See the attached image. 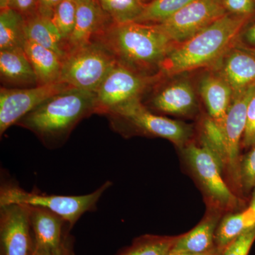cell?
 I'll return each instance as SVG.
<instances>
[{
  "label": "cell",
  "instance_id": "obj_29",
  "mask_svg": "<svg viewBox=\"0 0 255 255\" xmlns=\"http://www.w3.org/2000/svg\"><path fill=\"white\" fill-rule=\"evenodd\" d=\"M255 241V228H253L226 247L222 255H248Z\"/></svg>",
  "mask_w": 255,
  "mask_h": 255
},
{
  "label": "cell",
  "instance_id": "obj_8",
  "mask_svg": "<svg viewBox=\"0 0 255 255\" xmlns=\"http://www.w3.org/2000/svg\"><path fill=\"white\" fill-rule=\"evenodd\" d=\"M228 13L221 0H194L155 25L174 46L190 39Z\"/></svg>",
  "mask_w": 255,
  "mask_h": 255
},
{
  "label": "cell",
  "instance_id": "obj_19",
  "mask_svg": "<svg viewBox=\"0 0 255 255\" xmlns=\"http://www.w3.org/2000/svg\"><path fill=\"white\" fill-rule=\"evenodd\" d=\"M23 48L36 74L38 85L59 81L62 59L55 52L26 39Z\"/></svg>",
  "mask_w": 255,
  "mask_h": 255
},
{
  "label": "cell",
  "instance_id": "obj_16",
  "mask_svg": "<svg viewBox=\"0 0 255 255\" xmlns=\"http://www.w3.org/2000/svg\"><path fill=\"white\" fill-rule=\"evenodd\" d=\"M158 111L176 116H190L198 109L195 91L187 80L172 82L157 92L152 100Z\"/></svg>",
  "mask_w": 255,
  "mask_h": 255
},
{
  "label": "cell",
  "instance_id": "obj_17",
  "mask_svg": "<svg viewBox=\"0 0 255 255\" xmlns=\"http://www.w3.org/2000/svg\"><path fill=\"white\" fill-rule=\"evenodd\" d=\"M30 206V220L33 233L34 244L50 251H60L65 245L63 236L64 223L60 216L43 208Z\"/></svg>",
  "mask_w": 255,
  "mask_h": 255
},
{
  "label": "cell",
  "instance_id": "obj_2",
  "mask_svg": "<svg viewBox=\"0 0 255 255\" xmlns=\"http://www.w3.org/2000/svg\"><path fill=\"white\" fill-rule=\"evenodd\" d=\"M96 38L118 63L149 75L159 73L161 64L174 46L157 25L135 21L114 22Z\"/></svg>",
  "mask_w": 255,
  "mask_h": 255
},
{
  "label": "cell",
  "instance_id": "obj_3",
  "mask_svg": "<svg viewBox=\"0 0 255 255\" xmlns=\"http://www.w3.org/2000/svg\"><path fill=\"white\" fill-rule=\"evenodd\" d=\"M98 113L97 95L68 87L45 101L17 125L34 132L48 146L59 144L85 117Z\"/></svg>",
  "mask_w": 255,
  "mask_h": 255
},
{
  "label": "cell",
  "instance_id": "obj_27",
  "mask_svg": "<svg viewBox=\"0 0 255 255\" xmlns=\"http://www.w3.org/2000/svg\"><path fill=\"white\" fill-rule=\"evenodd\" d=\"M77 6L78 5L73 0H63L55 8L51 18L65 43V48L75 28Z\"/></svg>",
  "mask_w": 255,
  "mask_h": 255
},
{
  "label": "cell",
  "instance_id": "obj_33",
  "mask_svg": "<svg viewBox=\"0 0 255 255\" xmlns=\"http://www.w3.org/2000/svg\"><path fill=\"white\" fill-rule=\"evenodd\" d=\"M38 0H9V8L18 11L25 18L37 14Z\"/></svg>",
  "mask_w": 255,
  "mask_h": 255
},
{
  "label": "cell",
  "instance_id": "obj_35",
  "mask_svg": "<svg viewBox=\"0 0 255 255\" xmlns=\"http://www.w3.org/2000/svg\"><path fill=\"white\" fill-rule=\"evenodd\" d=\"M33 255H71L70 250L66 246V243L62 249L56 252L50 251L43 247L37 246L34 244Z\"/></svg>",
  "mask_w": 255,
  "mask_h": 255
},
{
  "label": "cell",
  "instance_id": "obj_18",
  "mask_svg": "<svg viewBox=\"0 0 255 255\" xmlns=\"http://www.w3.org/2000/svg\"><path fill=\"white\" fill-rule=\"evenodd\" d=\"M1 78L16 85H38L34 70L23 47L0 50Z\"/></svg>",
  "mask_w": 255,
  "mask_h": 255
},
{
  "label": "cell",
  "instance_id": "obj_41",
  "mask_svg": "<svg viewBox=\"0 0 255 255\" xmlns=\"http://www.w3.org/2000/svg\"></svg>",
  "mask_w": 255,
  "mask_h": 255
},
{
  "label": "cell",
  "instance_id": "obj_25",
  "mask_svg": "<svg viewBox=\"0 0 255 255\" xmlns=\"http://www.w3.org/2000/svg\"><path fill=\"white\" fill-rule=\"evenodd\" d=\"M194 0H151L144 6L135 22L157 24L182 9Z\"/></svg>",
  "mask_w": 255,
  "mask_h": 255
},
{
  "label": "cell",
  "instance_id": "obj_15",
  "mask_svg": "<svg viewBox=\"0 0 255 255\" xmlns=\"http://www.w3.org/2000/svg\"><path fill=\"white\" fill-rule=\"evenodd\" d=\"M199 91L205 103L210 118L222 130L233 99L232 89L219 73L209 70V73L201 78Z\"/></svg>",
  "mask_w": 255,
  "mask_h": 255
},
{
  "label": "cell",
  "instance_id": "obj_40",
  "mask_svg": "<svg viewBox=\"0 0 255 255\" xmlns=\"http://www.w3.org/2000/svg\"><path fill=\"white\" fill-rule=\"evenodd\" d=\"M137 1H138L139 2L141 3V4L144 5V6H145L146 4H147L150 2L151 0H137Z\"/></svg>",
  "mask_w": 255,
  "mask_h": 255
},
{
  "label": "cell",
  "instance_id": "obj_31",
  "mask_svg": "<svg viewBox=\"0 0 255 255\" xmlns=\"http://www.w3.org/2000/svg\"><path fill=\"white\" fill-rule=\"evenodd\" d=\"M230 14L251 16L255 14V0H221Z\"/></svg>",
  "mask_w": 255,
  "mask_h": 255
},
{
  "label": "cell",
  "instance_id": "obj_9",
  "mask_svg": "<svg viewBox=\"0 0 255 255\" xmlns=\"http://www.w3.org/2000/svg\"><path fill=\"white\" fill-rule=\"evenodd\" d=\"M161 79L159 73L144 75L117 63L96 92L98 113L107 114L117 106L140 98L151 85Z\"/></svg>",
  "mask_w": 255,
  "mask_h": 255
},
{
  "label": "cell",
  "instance_id": "obj_14",
  "mask_svg": "<svg viewBox=\"0 0 255 255\" xmlns=\"http://www.w3.org/2000/svg\"><path fill=\"white\" fill-rule=\"evenodd\" d=\"M76 21L73 33L65 44L67 54L86 46L106 28V14L96 0L77 4Z\"/></svg>",
  "mask_w": 255,
  "mask_h": 255
},
{
  "label": "cell",
  "instance_id": "obj_24",
  "mask_svg": "<svg viewBox=\"0 0 255 255\" xmlns=\"http://www.w3.org/2000/svg\"><path fill=\"white\" fill-rule=\"evenodd\" d=\"M178 237L146 235L137 238L118 255H168Z\"/></svg>",
  "mask_w": 255,
  "mask_h": 255
},
{
  "label": "cell",
  "instance_id": "obj_22",
  "mask_svg": "<svg viewBox=\"0 0 255 255\" xmlns=\"http://www.w3.org/2000/svg\"><path fill=\"white\" fill-rule=\"evenodd\" d=\"M253 228H255V209L251 206L243 212L228 215L216 228L215 246L225 250L236 238Z\"/></svg>",
  "mask_w": 255,
  "mask_h": 255
},
{
  "label": "cell",
  "instance_id": "obj_1",
  "mask_svg": "<svg viewBox=\"0 0 255 255\" xmlns=\"http://www.w3.org/2000/svg\"><path fill=\"white\" fill-rule=\"evenodd\" d=\"M252 16L228 13L188 41L174 45L161 64L159 75L171 78L198 69H212L236 43Z\"/></svg>",
  "mask_w": 255,
  "mask_h": 255
},
{
  "label": "cell",
  "instance_id": "obj_10",
  "mask_svg": "<svg viewBox=\"0 0 255 255\" xmlns=\"http://www.w3.org/2000/svg\"><path fill=\"white\" fill-rule=\"evenodd\" d=\"M68 85L59 81L37 85L28 89L1 88L0 91V134L16 124L26 114L42 103L66 90Z\"/></svg>",
  "mask_w": 255,
  "mask_h": 255
},
{
  "label": "cell",
  "instance_id": "obj_5",
  "mask_svg": "<svg viewBox=\"0 0 255 255\" xmlns=\"http://www.w3.org/2000/svg\"><path fill=\"white\" fill-rule=\"evenodd\" d=\"M111 186L108 181L91 194L82 196L48 195L28 192L16 186H4L0 191V206L14 204L43 208L58 215L72 227L82 215L94 209Z\"/></svg>",
  "mask_w": 255,
  "mask_h": 255
},
{
  "label": "cell",
  "instance_id": "obj_38",
  "mask_svg": "<svg viewBox=\"0 0 255 255\" xmlns=\"http://www.w3.org/2000/svg\"><path fill=\"white\" fill-rule=\"evenodd\" d=\"M252 207L254 208L255 209V187L254 189V191H253V198H252V201L251 203V205Z\"/></svg>",
  "mask_w": 255,
  "mask_h": 255
},
{
  "label": "cell",
  "instance_id": "obj_7",
  "mask_svg": "<svg viewBox=\"0 0 255 255\" xmlns=\"http://www.w3.org/2000/svg\"><path fill=\"white\" fill-rule=\"evenodd\" d=\"M184 154L201 185L215 204L223 208H234L238 198L230 190L223 180L222 160L206 140L203 145L189 144L184 147Z\"/></svg>",
  "mask_w": 255,
  "mask_h": 255
},
{
  "label": "cell",
  "instance_id": "obj_26",
  "mask_svg": "<svg viewBox=\"0 0 255 255\" xmlns=\"http://www.w3.org/2000/svg\"><path fill=\"white\" fill-rule=\"evenodd\" d=\"M114 23L135 21L141 14L144 5L137 0H96Z\"/></svg>",
  "mask_w": 255,
  "mask_h": 255
},
{
  "label": "cell",
  "instance_id": "obj_6",
  "mask_svg": "<svg viewBox=\"0 0 255 255\" xmlns=\"http://www.w3.org/2000/svg\"><path fill=\"white\" fill-rule=\"evenodd\" d=\"M107 114L114 119L123 121L143 133L167 139L179 147L187 145L192 136L191 126L151 113L142 105L140 98L117 106Z\"/></svg>",
  "mask_w": 255,
  "mask_h": 255
},
{
  "label": "cell",
  "instance_id": "obj_12",
  "mask_svg": "<svg viewBox=\"0 0 255 255\" xmlns=\"http://www.w3.org/2000/svg\"><path fill=\"white\" fill-rule=\"evenodd\" d=\"M31 209L28 205L0 206L1 255H33L34 243L31 237Z\"/></svg>",
  "mask_w": 255,
  "mask_h": 255
},
{
  "label": "cell",
  "instance_id": "obj_11",
  "mask_svg": "<svg viewBox=\"0 0 255 255\" xmlns=\"http://www.w3.org/2000/svg\"><path fill=\"white\" fill-rule=\"evenodd\" d=\"M255 86L233 96L223 125L224 168L236 185L241 187L240 166L241 157L240 147L246 127L247 110Z\"/></svg>",
  "mask_w": 255,
  "mask_h": 255
},
{
  "label": "cell",
  "instance_id": "obj_28",
  "mask_svg": "<svg viewBox=\"0 0 255 255\" xmlns=\"http://www.w3.org/2000/svg\"><path fill=\"white\" fill-rule=\"evenodd\" d=\"M241 187L249 191L255 187V145L241 158L240 166Z\"/></svg>",
  "mask_w": 255,
  "mask_h": 255
},
{
  "label": "cell",
  "instance_id": "obj_23",
  "mask_svg": "<svg viewBox=\"0 0 255 255\" xmlns=\"http://www.w3.org/2000/svg\"><path fill=\"white\" fill-rule=\"evenodd\" d=\"M25 18L12 9L0 13V49L23 47L26 41Z\"/></svg>",
  "mask_w": 255,
  "mask_h": 255
},
{
  "label": "cell",
  "instance_id": "obj_20",
  "mask_svg": "<svg viewBox=\"0 0 255 255\" xmlns=\"http://www.w3.org/2000/svg\"><path fill=\"white\" fill-rule=\"evenodd\" d=\"M24 31L26 40L53 50L62 60L66 56L65 43L51 18L38 13L25 18Z\"/></svg>",
  "mask_w": 255,
  "mask_h": 255
},
{
  "label": "cell",
  "instance_id": "obj_30",
  "mask_svg": "<svg viewBox=\"0 0 255 255\" xmlns=\"http://www.w3.org/2000/svg\"><path fill=\"white\" fill-rule=\"evenodd\" d=\"M242 142L246 147H252L255 145V87L248 103L246 130Z\"/></svg>",
  "mask_w": 255,
  "mask_h": 255
},
{
  "label": "cell",
  "instance_id": "obj_4",
  "mask_svg": "<svg viewBox=\"0 0 255 255\" xmlns=\"http://www.w3.org/2000/svg\"><path fill=\"white\" fill-rule=\"evenodd\" d=\"M117 63L102 43L93 41L66 55L62 60L59 82L96 93Z\"/></svg>",
  "mask_w": 255,
  "mask_h": 255
},
{
  "label": "cell",
  "instance_id": "obj_13",
  "mask_svg": "<svg viewBox=\"0 0 255 255\" xmlns=\"http://www.w3.org/2000/svg\"><path fill=\"white\" fill-rule=\"evenodd\" d=\"M225 79L233 96L255 86V53L235 43L212 69Z\"/></svg>",
  "mask_w": 255,
  "mask_h": 255
},
{
  "label": "cell",
  "instance_id": "obj_42",
  "mask_svg": "<svg viewBox=\"0 0 255 255\" xmlns=\"http://www.w3.org/2000/svg\"></svg>",
  "mask_w": 255,
  "mask_h": 255
},
{
  "label": "cell",
  "instance_id": "obj_32",
  "mask_svg": "<svg viewBox=\"0 0 255 255\" xmlns=\"http://www.w3.org/2000/svg\"><path fill=\"white\" fill-rule=\"evenodd\" d=\"M236 43L255 53V14L249 18L242 28Z\"/></svg>",
  "mask_w": 255,
  "mask_h": 255
},
{
  "label": "cell",
  "instance_id": "obj_39",
  "mask_svg": "<svg viewBox=\"0 0 255 255\" xmlns=\"http://www.w3.org/2000/svg\"><path fill=\"white\" fill-rule=\"evenodd\" d=\"M77 4H80V3H86L90 2V1H92V0H73Z\"/></svg>",
  "mask_w": 255,
  "mask_h": 255
},
{
  "label": "cell",
  "instance_id": "obj_21",
  "mask_svg": "<svg viewBox=\"0 0 255 255\" xmlns=\"http://www.w3.org/2000/svg\"><path fill=\"white\" fill-rule=\"evenodd\" d=\"M219 225V218L206 217L189 233L179 236L172 252L203 253L214 248L215 233Z\"/></svg>",
  "mask_w": 255,
  "mask_h": 255
},
{
  "label": "cell",
  "instance_id": "obj_34",
  "mask_svg": "<svg viewBox=\"0 0 255 255\" xmlns=\"http://www.w3.org/2000/svg\"><path fill=\"white\" fill-rule=\"evenodd\" d=\"M63 0H38L37 12L42 16L51 18L55 8Z\"/></svg>",
  "mask_w": 255,
  "mask_h": 255
},
{
  "label": "cell",
  "instance_id": "obj_37",
  "mask_svg": "<svg viewBox=\"0 0 255 255\" xmlns=\"http://www.w3.org/2000/svg\"><path fill=\"white\" fill-rule=\"evenodd\" d=\"M9 1V0H0V9L1 10L8 9Z\"/></svg>",
  "mask_w": 255,
  "mask_h": 255
},
{
  "label": "cell",
  "instance_id": "obj_36",
  "mask_svg": "<svg viewBox=\"0 0 255 255\" xmlns=\"http://www.w3.org/2000/svg\"><path fill=\"white\" fill-rule=\"evenodd\" d=\"M223 251L224 250L215 246L209 251L203 252V253H177V252L171 251L168 255H222Z\"/></svg>",
  "mask_w": 255,
  "mask_h": 255
}]
</instances>
